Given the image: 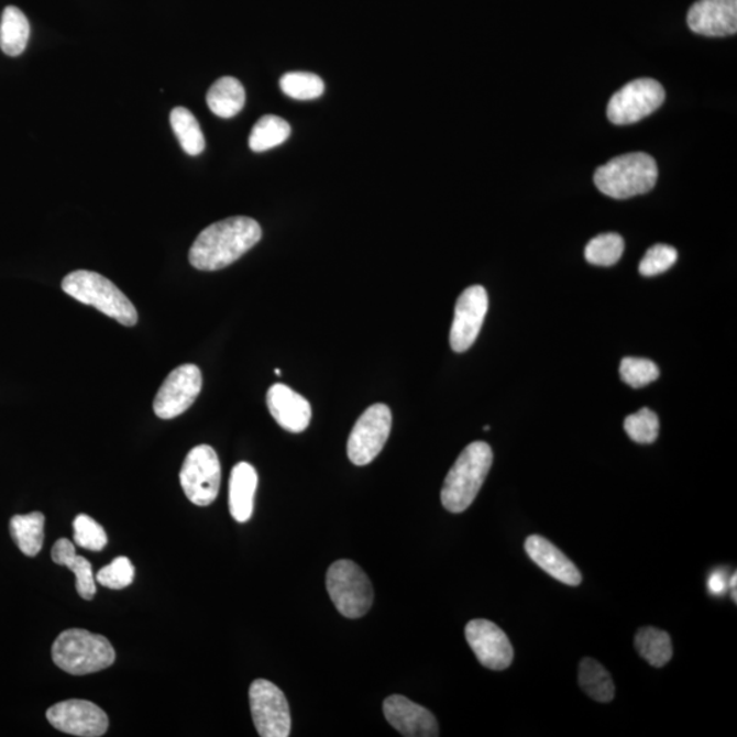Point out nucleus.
Returning a JSON list of instances; mask_svg holds the SVG:
<instances>
[{"label": "nucleus", "mask_w": 737, "mask_h": 737, "mask_svg": "<svg viewBox=\"0 0 737 737\" xmlns=\"http://www.w3.org/2000/svg\"><path fill=\"white\" fill-rule=\"evenodd\" d=\"M263 237L256 220L246 217L229 218L207 227L197 237L189 261L198 271H219L234 264Z\"/></svg>", "instance_id": "f257e3e1"}, {"label": "nucleus", "mask_w": 737, "mask_h": 737, "mask_svg": "<svg viewBox=\"0 0 737 737\" xmlns=\"http://www.w3.org/2000/svg\"><path fill=\"white\" fill-rule=\"evenodd\" d=\"M492 463V448L486 442L475 441L464 448L442 485V507L452 514L466 512L484 485Z\"/></svg>", "instance_id": "f03ea898"}, {"label": "nucleus", "mask_w": 737, "mask_h": 737, "mask_svg": "<svg viewBox=\"0 0 737 737\" xmlns=\"http://www.w3.org/2000/svg\"><path fill=\"white\" fill-rule=\"evenodd\" d=\"M659 168L653 157L644 152L612 158L594 174V184L603 195L626 200L649 193L657 184Z\"/></svg>", "instance_id": "7ed1b4c3"}, {"label": "nucleus", "mask_w": 737, "mask_h": 737, "mask_svg": "<svg viewBox=\"0 0 737 737\" xmlns=\"http://www.w3.org/2000/svg\"><path fill=\"white\" fill-rule=\"evenodd\" d=\"M116 657L109 639L87 629H66L53 645L56 667L74 676L103 671L112 666Z\"/></svg>", "instance_id": "20e7f679"}, {"label": "nucleus", "mask_w": 737, "mask_h": 737, "mask_svg": "<svg viewBox=\"0 0 737 737\" xmlns=\"http://www.w3.org/2000/svg\"><path fill=\"white\" fill-rule=\"evenodd\" d=\"M62 288L72 298L84 305L94 306L101 314L117 320L119 324H138L139 314L132 300L107 277L92 271H74L62 282Z\"/></svg>", "instance_id": "39448f33"}, {"label": "nucleus", "mask_w": 737, "mask_h": 737, "mask_svg": "<svg viewBox=\"0 0 737 737\" xmlns=\"http://www.w3.org/2000/svg\"><path fill=\"white\" fill-rule=\"evenodd\" d=\"M327 590L334 608L348 619H360L372 608V582L354 561H334L327 572Z\"/></svg>", "instance_id": "423d86ee"}, {"label": "nucleus", "mask_w": 737, "mask_h": 737, "mask_svg": "<svg viewBox=\"0 0 737 737\" xmlns=\"http://www.w3.org/2000/svg\"><path fill=\"white\" fill-rule=\"evenodd\" d=\"M179 480L186 497L196 506L207 507L217 501L221 481L217 451L206 444L193 448L187 453Z\"/></svg>", "instance_id": "0eeeda50"}, {"label": "nucleus", "mask_w": 737, "mask_h": 737, "mask_svg": "<svg viewBox=\"0 0 737 737\" xmlns=\"http://www.w3.org/2000/svg\"><path fill=\"white\" fill-rule=\"evenodd\" d=\"M393 428V413L387 405L377 404L367 408L351 430L348 455L355 466H366L378 457Z\"/></svg>", "instance_id": "6e6552de"}, {"label": "nucleus", "mask_w": 737, "mask_h": 737, "mask_svg": "<svg viewBox=\"0 0 737 737\" xmlns=\"http://www.w3.org/2000/svg\"><path fill=\"white\" fill-rule=\"evenodd\" d=\"M254 727L263 737H287L292 733L290 706L276 684L257 679L249 690Z\"/></svg>", "instance_id": "1a4fd4ad"}, {"label": "nucleus", "mask_w": 737, "mask_h": 737, "mask_svg": "<svg viewBox=\"0 0 737 737\" xmlns=\"http://www.w3.org/2000/svg\"><path fill=\"white\" fill-rule=\"evenodd\" d=\"M666 100V90L656 79L640 78L628 82L619 92L612 96L608 105V118L615 124H631L642 121Z\"/></svg>", "instance_id": "9d476101"}, {"label": "nucleus", "mask_w": 737, "mask_h": 737, "mask_svg": "<svg viewBox=\"0 0 737 737\" xmlns=\"http://www.w3.org/2000/svg\"><path fill=\"white\" fill-rule=\"evenodd\" d=\"M202 388V374L196 365L187 364L174 369L153 402L158 418L173 419L183 416L195 404Z\"/></svg>", "instance_id": "9b49d317"}, {"label": "nucleus", "mask_w": 737, "mask_h": 737, "mask_svg": "<svg viewBox=\"0 0 737 737\" xmlns=\"http://www.w3.org/2000/svg\"><path fill=\"white\" fill-rule=\"evenodd\" d=\"M47 719L61 733L74 736L99 737L109 729V717L103 708L84 700L56 703L48 708Z\"/></svg>", "instance_id": "f8f14e48"}, {"label": "nucleus", "mask_w": 737, "mask_h": 737, "mask_svg": "<svg viewBox=\"0 0 737 737\" xmlns=\"http://www.w3.org/2000/svg\"><path fill=\"white\" fill-rule=\"evenodd\" d=\"M487 308L490 299L482 286L469 287L458 298L450 333L451 348L455 353H464L477 340Z\"/></svg>", "instance_id": "ddd939ff"}, {"label": "nucleus", "mask_w": 737, "mask_h": 737, "mask_svg": "<svg viewBox=\"0 0 737 737\" xmlns=\"http://www.w3.org/2000/svg\"><path fill=\"white\" fill-rule=\"evenodd\" d=\"M477 660L492 671H504L514 661V648L503 629L490 620H472L464 629Z\"/></svg>", "instance_id": "4468645a"}, {"label": "nucleus", "mask_w": 737, "mask_h": 737, "mask_svg": "<svg viewBox=\"0 0 737 737\" xmlns=\"http://www.w3.org/2000/svg\"><path fill=\"white\" fill-rule=\"evenodd\" d=\"M384 716L402 736L438 737L439 724L432 713L406 696L391 695L384 701Z\"/></svg>", "instance_id": "2eb2a0df"}, {"label": "nucleus", "mask_w": 737, "mask_h": 737, "mask_svg": "<svg viewBox=\"0 0 737 737\" xmlns=\"http://www.w3.org/2000/svg\"><path fill=\"white\" fill-rule=\"evenodd\" d=\"M690 30L702 36L724 37L737 32V0H698L688 14Z\"/></svg>", "instance_id": "dca6fc26"}, {"label": "nucleus", "mask_w": 737, "mask_h": 737, "mask_svg": "<svg viewBox=\"0 0 737 737\" xmlns=\"http://www.w3.org/2000/svg\"><path fill=\"white\" fill-rule=\"evenodd\" d=\"M271 416L280 428L290 433H302L311 419V406L302 395L285 384H275L266 394Z\"/></svg>", "instance_id": "f3484780"}, {"label": "nucleus", "mask_w": 737, "mask_h": 737, "mask_svg": "<svg viewBox=\"0 0 737 737\" xmlns=\"http://www.w3.org/2000/svg\"><path fill=\"white\" fill-rule=\"evenodd\" d=\"M525 549L529 558L554 580L569 586L581 585L582 575L580 570L547 538L537 535L530 536L525 542Z\"/></svg>", "instance_id": "a211bd4d"}, {"label": "nucleus", "mask_w": 737, "mask_h": 737, "mask_svg": "<svg viewBox=\"0 0 737 737\" xmlns=\"http://www.w3.org/2000/svg\"><path fill=\"white\" fill-rule=\"evenodd\" d=\"M258 475L246 462L238 463L230 477L229 506L232 518L240 524L251 520L256 496Z\"/></svg>", "instance_id": "6ab92c4d"}, {"label": "nucleus", "mask_w": 737, "mask_h": 737, "mask_svg": "<svg viewBox=\"0 0 737 737\" xmlns=\"http://www.w3.org/2000/svg\"><path fill=\"white\" fill-rule=\"evenodd\" d=\"M54 563L65 565L76 575V587L79 597L92 600L96 594V578L94 566L82 556L76 553V547L67 538H61L53 547Z\"/></svg>", "instance_id": "aec40b11"}, {"label": "nucleus", "mask_w": 737, "mask_h": 737, "mask_svg": "<svg viewBox=\"0 0 737 737\" xmlns=\"http://www.w3.org/2000/svg\"><path fill=\"white\" fill-rule=\"evenodd\" d=\"M207 103L215 116L220 118L235 117L245 107V88L237 78H220L209 88Z\"/></svg>", "instance_id": "412c9836"}, {"label": "nucleus", "mask_w": 737, "mask_h": 737, "mask_svg": "<svg viewBox=\"0 0 737 737\" xmlns=\"http://www.w3.org/2000/svg\"><path fill=\"white\" fill-rule=\"evenodd\" d=\"M31 25L26 15L15 6H8L0 20V48L9 56H20L30 42Z\"/></svg>", "instance_id": "4be33fe9"}, {"label": "nucleus", "mask_w": 737, "mask_h": 737, "mask_svg": "<svg viewBox=\"0 0 737 737\" xmlns=\"http://www.w3.org/2000/svg\"><path fill=\"white\" fill-rule=\"evenodd\" d=\"M45 518L42 513L15 515L10 520V531L20 551L35 558L44 542Z\"/></svg>", "instance_id": "5701e85b"}, {"label": "nucleus", "mask_w": 737, "mask_h": 737, "mask_svg": "<svg viewBox=\"0 0 737 737\" xmlns=\"http://www.w3.org/2000/svg\"><path fill=\"white\" fill-rule=\"evenodd\" d=\"M635 649L651 667L662 668L672 660L673 646L669 634L654 627L640 628L635 635Z\"/></svg>", "instance_id": "b1692460"}, {"label": "nucleus", "mask_w": 737, "mask_h": 737, "mask_svg": "<svg viewBox=\"0 0 737 737\" xmlns=\"http://www.w3.org/2000/svg\"><path fill=\"white\" fill-rule=\"evenodd\" d=\"M580 685L590 698L608 703L615 698V683L610 673L593 659H583L580 666Z\"/></svg>", "instance_id": "393cba45"}, {"label": "nucleus", "mask_w": 737, "mask_h": 737, "mask_svg": "<svg viewBox=\"0 0 737 737\" xmlns=\"http://www.w3.org/2000/svg\"><path fill=\"white\" fill-rule=\"evenodd\" d=\"M169 122L180 146L190 156L201 155L206 150V139H204L200 123L193 113L185 107H177L169 116Z\"/></svg>", "instance_id": "a878e982"}, {"label": "nucleus", "mask_w": 737, "mask_h": 737, "mask_svg": "<svg viewBox=\"0 0 737 737\" xmlns=\"http://www.w3.org/2000/svg\"><path fill=\"white\" fill-rule=\"evenodd\" d=\"M292 128L285 119L276 116H264L254 124L249 138V146L253 152H265L279 146L290 138Z\"/></svg>", "instance_id": "bb28decb"}, {"label": "nucleus", "mask_w": 737, "mask_h": 737, "mask_svg": "<svg viewBox=\"0 0 737 737\" xmlns=\"http://www.w3.org/2000/svg\"><path fill=\"white\" fill-rule=\"evenodd\" d=\"M280 88L288 98L295 100H315L324 94V81L316 74L292 72L280 79Z\"/></svg>", "instance_id": "cd10ccee"}, {"label": "nucleus", "mask_w": 737, "mask_h": 737, "mask_svg": "<svg viewBox=\"0 0 737 737\" xmlns=\"http://www.w3.org/2000/svg\"><path fill=\"white\" fill-rule=\"evenodd\" d=\"M623 253H625V241L615 232L595 237L585 249L588 263L597 266L615 265L622 258Z\"/></svg>", "instance_id": "c85d7f7f"}, {"label": "nucleus", "mask_w": 737, "mask_h": 737, "mask_svg": "<svg viewBox=\"0 0 737 737\" xmlns=\"http://www.w3.org/2000/svg\"><path fill=\"white\" fill-rule=\"evenodd\" d=\"M625 429L629 439L638 444H651L659 438V417L650 408H640L638 413L626 418Z\"/></svg>", "instance_id": "c756f323"}, {"label": "nucleus", "mask_w": 737, "mask_h": 737, "mask_svg": "<svg viewBox=\"0 0 737 737\" xmlns=\"http://www.w3.org/2000/svg\"><path fill=\"white\" fill-rule=\"evenodd\" d=\"M74 542L78 547L89 549V551L100 552L107 546V535L98 521L90 516L81 514L73 521Z\"/></svg>", "instance_id": "7c9ffc66"}, {"label": "nucleus", "mask_w": 737, "mask_h": 737, "mask_svg": "<svg viewBox=\"0 0 737 737\" xmlns=\"http://www.w3.org/2000/svg\"><path fill=\"white\" fill-rule=\"evenodd\" d=\"M620 376L629 387L639 389L656 382L660 377V369L653 361L627 356L622 361Z\"/></svg>", "instance_id": "2f4dec72"}, {"label": "nucleus", "mask_w": 737, "mask_h": 737, "mask_svg": "<svg viewBox=\"0 0 737 737\" xmlns=\"http://www.w3.org/2000/svg\"><path fill=\"white\" fill-rule=\"evenodd\" d=\"M96 581L101 586L112 590H121L132 585L134 581V565L124 556L112 560L109 565L103 566L96 575Z\"/></svg>", "instance_id": "473e14b6"}, {"label": "nucleus", "mask_w": 737, "mask_h": 737, "mask_svg": "<svg viewBox=\"0 0 737 737\" xmlns=\"http://www.w3.org/2000/svg\"><path fill=\"white\" fill-rule=\"evenodd\" d=\"M676 261V249L669 245H656L650 248L642 261H640V275L651 277L663 274V272L672 268Z\"/></svg>", "instance_id": "72a5a7b5"}, {"label": "nucleus", "mask_w": 737, "mask_h": 737, "mask_svg": "<svg viewBox=\"0 0 737 737\" xmlns=\"http://www.w3.org/2000/svg\"><path fill=\"white\" fill-rule=\"evenodd\" d=\"M708 592H711L714 595H722L725 592V587H727V583H725V575L724 572L722 571H714L711 578H708Z\"/></svg>", "instance_id": "f704fd0d"}, {"label": "nucleus", "mask_w": 737, "mask_h": 737, "mask_svg": "<svg viewBox=\"0 0 737 737\" xmlns=\"http://www.w3.org/2000/svg\"><path fill=\"white\" fill-rule=\"evenodd\" d=\"M275 374L276 376H280L282 372L279 371V369H275Z\"/></svg>", "instance_id": "c9c22d12"}]
</instances>
